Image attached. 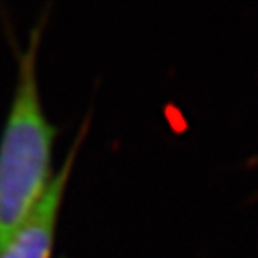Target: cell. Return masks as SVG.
I'll use <instances>...</instances> for the list:
<instances>
[{"label": "cell", "mask_w": 258, "mask_h": 258, "mask_svg": "<svg viewBox=\"0 0 258 258\" xmlns=\"http://www.w3.org/2000/svg\"><path fill=\"white\" fill-rule=\"evenodd\" d=\"M89 124L91 114H87L62 164L57 168V171H54L52 181L42 198L39 200V203L30 211L24 223L0 246V258H52L66 188L74 169L77 154L89 131Z\"/></svg>", "instance_id": "7a4b0ae2"}, {"label": "cell", "mask_w": 258, "mask_h": 258, "mask_svg": "<svg viewBox=\"0 0 258 258\" xmlns=\"http://www.w3.org/2000/svg\"><path fill=\"white\" fill-rule=\"evenodd\" d=\"M44 19L17 52V79L0 133V246L24 223L54 178L52 149L59 129L45 116L39 92L37 57Z\"/></svg>", "instance_id": "6da1fadb"}]
</instances>
